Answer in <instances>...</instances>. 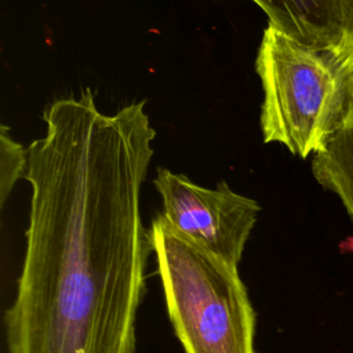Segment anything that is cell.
Returning a JSON list of instances; mask_svg holds the SVG:
<instances>
[{
    "label": "cell",
    "mask_w": 353,
    "mask_h": 353,
    "mask_svg": "<svg viewBox=\"0 0 353 353\" xmlns=\"http://www.w3.org/2000/svg\"><path fill=\"white\" fill-rule=\"evenodd\" d=\"M28 148L32 189L8 353H135L152 245L141 188L156 131L145 101L112 114L90 87L54 101Z\"/></svg>",
    "instance_id": "cell-1"
},
{
    "label": "cell",
    "mask_w": 353,
    "mask_h": 353,
    "mask_svg": "<svg viewBox=\"0 0 353 353\" xmlns=\"http://www.w3.org/2000/svg\"><path fill=\"white\" fill-rule=\"evenodd\" d=\"M255 69L263 142L302 159L320 152L353 108V39L312 46L268 23Z\"/></svg>",
    "instance_id": "cell-2"
},
{
    "label": "cell",
    "mask_w": 353,
    "mask_h": 353,
    "mask_svg": "<svg viewBox=\"0 0 353 353\" xmlns=\"http://www.w3.org/2000/svg\"><path fill=\"white\" fill-rule=\"evenodd\" d=\"M149 230L175 336L185 353H256V313L237 266L157 214Z\"/></svg>",
    "instance_id": "cell-3"
},
{
    "label": "cell",
    "mask_w": 353,
    "mask_h": 353,
    "mask_svg": "<svg viewBox=\"0 0 353 353\" xmlns=\"http://www.w3.org/2000/svg\"><path fill=\"white\" fill-rule=\"evenodd\" d=\"M153 183L163 203L160 214L172 228L239 268L261 211L255 200L236 193L225 181L208 189L161 167Z\"/></svg>",
    "instance_id": "cell-4"
},
{
    "label": "cell",
    "mask_w": 353,
    "mask_h": 353,
    "mask_svg": "<svg viewBox=\"0 0 353 353\" xmlns=\"http://www.w3.org/2000/svg\"><path fill=\"white\" fill-rule=\"evenodd\" d=\"M269 23L285 34L312 46H331L349 34L341 0H252Z\"/></svg>",
    "instance_id": "cell-5"
},
{
    "label": "cell",
    "mask_w": 353,
    "mask_h": 353,
    "mask_svg": "<svg viewBox=\"0 0 353 353\" xmlns=\"http://www.w3.org/2000/svg\"><path fill=\"white\" fill-rule=\"evenodd\" d=\"M317 182L335 193L353 219V108L325 146L313 156Z\"/></svg>",
    "instance_id": "cell-6"
},
{
    "label": "cell",
    "mask_w": 353,
    "mask_h": 353,
    "mask_svg": "<svg viewBox=\"0 0 353 353\" xmlns=\"http://www.w3.org/2000/svg\"><path fill=\"white\" fill-rule=\"evenodd\" d=\"M28 168V149L11 137L7 125H1L0 132V204L6 200L17 181L25 176Z\"/></svg>",
    "instance_id": "cell-7"
},
{
    "label": "cell",
    "mask_w": 353,
    "mask_h": 353,
    "mask_svg": "<svg viewBox=\"0 0 353 353\" xmlns=\"http://www.w3.org/2000/svg\"><path fill=\"white\" fill-rule=\"evenodd\" d=\"M347 14V22H349V33L353 37V0H343Z\"/></svg>",
    "instance_id": "cell-8"
}]
</instances>
